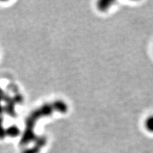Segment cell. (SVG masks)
<instances>
[{"label": "cell", "instance_id": "cell-1", "mask_svg": "<svg viewBox=\"0 0 153 153\" xmlns=\"http://www.w3.org/2000/svg\"><path fill=\"white\" fill-rule=\"evenodd\" d=\"M145 126L148 131L153 133V116H151L147 118Z\"/></svg>", "mask_w": 153, "mask_h": 153}]
</instances>
